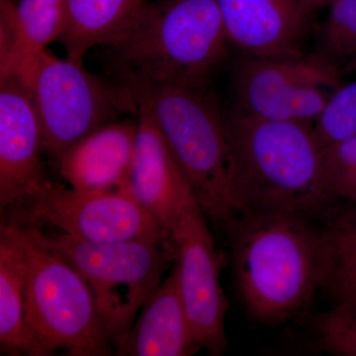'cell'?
<instances>
[{
  "label": "cell",
  "mask_w": 356,
  "mask_h": 356,
  "mask_svg": "<svg viewBox=\"0 0 356 356\" xmlns=\"http://www.w3.org/2000/svg\"><path fill=\"white\" fill-rule=\"evenodd\" d=\"M226 120L238 215L296 214L321 221L341 204L327 188L313 125L264 120L236 107Z\"/></svg>",
  "instance_id": "1"
},
{
  "label": "cell",
  "mask_w": 356,
  "mask_h": 356,
  "mask_svg": "<svg viewBox=\"0 0 356 356\" xmlns=\"http://www.w3.org/2000/svg\"><path fill=\"white\" fill-rule=\"evenodd\" d=\"M228 234L236 291L252 318L280 324L306 311L321 290V222L296 214L238 215Z\"/></svg>",
  "instance_id": "2"
},
{
  "label": "cell",
  "mask_w": 356,
  "mask_h": 356,
  "mask_svg": "<svg viewBox=\"0 0 356 356\" xmlns=\"http://www.w3.org/2000/svg\"><path fill=\"white\" fill-rule=\"evenodd\" d=\"M229 43L217 0H156L103 47L121 79L207 91Z\"/></svg>",
  "instance_id": "3"
},
{
  "label": "cell",
  "mask_w": 356,
  "mask_h": 356,
  "mask_svg": "<svg viewBox=\"0 0 356 356\" xmlns=\"http://www.w3.org/2000/svg\"><path fill=\"white\" fill-rule=\"evenodd\" d=\"M122 81L142 91L198 205L224 229L238 215L232 193L226 116L207 91L152 86L130 79Z\"/></svg>",
  "instance_id": "4"
},
{
  "label": "cell",
  "mask_w": 356,
  "mask_h": 356,
  "mask_svg": "<svg viewBox=\"0 0 356 356\" xmlns=\"http://www.w3.org/2000/svg\"><path fill=\"white\" fill-rule=\"evenodd\" d=\"M17 226V225H16ZM20 227L27 259V321L36 356H109L113 341L88 283L44 240L39 227Z\"/></svg>",
  "instance_id": "5"
},
{
  "label": "cell",
  "mask_w": 356,
  "mask_h": 356,
  "mask_svg": "<svg viewBox=\"0 0 356 356\" xmlns=\"http://www.w3.org/2000/svg\"><path fill=\"white\" fill-rule=\"evenodd\" d=\"M44 242L64 255L88 283L114 348H118L147 298L175 262L168 242L99 243L67 234Z\"/></svg>",
  "instance_id": "6"
},
{
  "label": "cell",
  "mask_w": 356,
  "mask_h": 356,
  "mask_svg": "<svg viewBox=\"0 0 356 356\" xmlns=\"http://www.w3.org/2000/svg\"><path fill=\"white\" fill-rule=\"evenodd\" d=\"M29 93L41 125L44 152L58 159L72 145L112 122L120 107L134 105L126 88L118 92L84 69L39 48L13 76Z\"/></svg>",
  "instance_id": "7"
},
{
  "label": "cell",
  "mask_w": 356,
  "mask_h": 356,
  "mask_svg": "<svg viewBox=\"0 0 356 356\" xmlns=\"http://www.w3.org/2000/svg\"><path fill=\"white\" fill-rule=\"evenodd\" d=\"M1 221L21 227H56L79 240L99 243L168 242L170 236L122 185L79 191L53 180L9 208Z\"/></svg>",
  "instance_id": "8"
},
{
  "label": "cell",
  "mask_w": 356,
  "mask_h": 356,
  "mask_svg": "<svg viewBox=\"0 0 356 356\" xmlns=\"http://www.w3.org/2000/svg\"><path fill=\"white\" fill-rule=\"evenodd\" d=\"M341 67L322 56L274 60L248 57L235 76L236 108L264 120L311 124L343 84Z\"/></svg>",
  "instance_id": "9"
},
{
  "label": "cell",
  "mask_w": 356,
  "mask_h": 356,
  "mask_svg": "<svg viewBox=\"0 0 356 356\" xmlns=\"http://www.w3.org/2000/svg\"><path fill=\"white\" fill-rule=\"evenodd\" d=\"M206 218L197 202L187 206L173 227L170 243L178 289L192 332L201 348L218 356L228 346V300L220 282L221 264Z\"/></svg>",
  "instance_id": "10"
},
{
  "label": "cell",
  "mask_w": 356,
  "mask_h": 356,
  "mask_svg": "<svg viewBox=\"0 0 356 356\" xmlns=\"http://www.w3.org/2000/svg\"><path fill=\"white\" fill-rule=\"evenodd\" d=\"M124 86L132 96L138 121L135 159L124 185L170 238L185 208L197 201L142 91Z\"/></svg>",
  "instance_id": "11"
},
{
  "label": "cell",
  "mask_w": 356,
  "mask_h": 356,
  "mask_svg": "<svg viewBox=\"0 0 356 356\" xmlns=\"http://www.w3.org/2000/svg\"><path fill=\"white\" fill-rule=\"evenodd\" d=\"M44 152L41 125L29 93L16 79H0L1 214L51 181Z\"/></svg>",
  "instance_id": "12"
},
{
  "label": "cell",
  "mask_w": 356,
  "mask_h": 356,
  "mask_svg": "<svg viewBox=\"0 0 356 356\" xmlns=\"http://www.w3.org/2000/svg\"><path fill=\"white\" fill-rule=\"evenodd\" d=\"M229 43L248 57H304L302 43L316 9L307 0H217Z\"/></svg>",
  "instance_id": "13"
},
{
  "label": "cell",
  "mask_w": 356,
  "mask_h": 356,
  "mask_svg": "<svg viewBox=\"0 0 356 356\" xmlns=\"http://www.w3.org/2000/svg\"><path fill=\"white\" fill-rule=\"evenodd\" d=\"M137 135V119L110 122L56 159L58 173L76 191L119 188L132 168Z\"/></svg>",
  "instance_id": "14"
},
{
  "label": "cell",
  "mask_w": 356,
  "mask_h": 356,
  "mask_svg": "<svg viewBox=\"0 0 356 356\" xmlns=\"http://www.w3.org/2000/svg\"><path fill=\"white\" fill-rule=\"evenodd\" d=\"M178 289L177 273L163 280L116 348L117 355L188 356L200 350Z\"/></svg>",
  "instance_id": "15"
},
{
  "label": "cell",
  "mask_w": 356,
  "mask_h": 356,
  "mask_svg": "<svg viewBox=\"0 0 356 356\" xmlns=\"http://www.w3.org/2000/svg\"><path fill=\"white\" fill-rule=\"evenodd\" d=\"M27 259L19 226L0 227V348L4 355L36 356L27 321Z\"/></svg>",
  "instance_id": "16"
},
{
  "label": "cell",
  "mask_w": 356,
  "mask_h": 356,
  "mask_svg": "<svg viewBox=\"0 0 356 356\" xmlns=\"http://www.w3.org/2000/svg\"><path fill=\"white\" fill-rule=\"evenodd\" d=\"M67 20L60 41L67 58L83 64L91 48L105 46L147 0H65Z\"/></svg>",
  "instance_id": "17"
},
{
  "label": "cell",
  "mask_w": 356,
  "mask_h": 356,
  "mask_svg": "<svg viewBox=\"0 0 356 356\" xmlns=\"http://www.w3.org/2000/svg\"><path fill=\"white\" fill-rule=\"evenodd\" d=\"M324 268L321 292L334 304L356 298V205L341 203L321 220Z\"/></svg>",
  "instance_id": "18"
},
{
  "label": "cell",
  "mask_w": 356,
  "mask_h": 356,
  "mask_svg": "<svg viewBox=\"0 0 356 356\" xmlns=\"http://www.w3.org/2000/svg\"><path fill=\"white\" fill-rule=\"evenodd\" d=\"M313 135L321 149L356 135V79L332 91L314 122Z\"/></svg>",
  "instance_id": "19"
},
{
  "label": "cell",
  "mask_w": 356,
  "mask_h": 356,
  "mask_svg": "<svg viewBox=\"0 0 356 356\" xmlns=\"http://www.w3.org/2000/svg\"><path fill=\"white\" fill-rule=\"evenodd\" d=\"M321 346L337 356H356V298L334 304L312 318Z\"/></svg>",
  "instance_id": "20"
},
{
  "label": "cell",
  "mask_w": 356,
  "mask_h": 356,
  "mask_svg": "<svg viewBox=\"0 0 356 356\" xmlns=\"http://www.w3.org/2000/svg\"><path fill=\"white\" fill-rule=\"evenodd\" d=\"M343 67L356 56V0H332L322 35V53Z\"/></svg>",
  "instance_id": "21"
},
{
  "label": "cell",
  "mask_w": 356,
  "mask_h": 356,
  "mask_svg": "<svg viewBox=\"0 0 356 356\" xmlns=\"http://www.w3.org/2000/svg\"><path fill=\"white\" fill-rule=\"evenodd\" d=\"M15 9L23 30L36 46L47 48L62 37L67 20L65 0H19Z\"/></svg>",
  "instance_id": "22"
},
{
  "label": "cell",
  "mask_w": 356,
  "mask_h": 356,
  "mask_svg": "<svg viewBox=\"0 0 356 356\" xmlns=\"http://www.w3.org/2000/svg\"><path fill=\"white\" fill-rule=\"evenodd\" d=\"M325 182L337 202L356 205V135L322 149Z\"/></svg>",
  "instance_id": "23"
},
{
  "label": "cell",
  "mask_w": 356,
  "mask_h": 356,
  "mask_svg": "<svg viewBox=\"0 0 356 356\" xmlns=\"http://www.w3.org/2000/svg\"><path fill=\"white\" fill-rule=\"evenodd\" d=\"M355 72H356V56L341 67V74H343Z\"/></svg>",
  "instance_id": "24"
},
{
  "label": "cell",
  "mask_w": 356,
  "mask_h": 356,
  "mask_svg": "<svg viewBox=\"0 0 356 356\" xmlns=\"http://www.w3.org/2000/svg\"><path fill=\"white\" fill-rule=\"evenodd\" d=\"M332 1V0H307V2H308L312 7H314L316 10L320 8V7L329 6V4L331 3Z\"/></svg>",
  "instance_id": "25"
}]
</instances>
